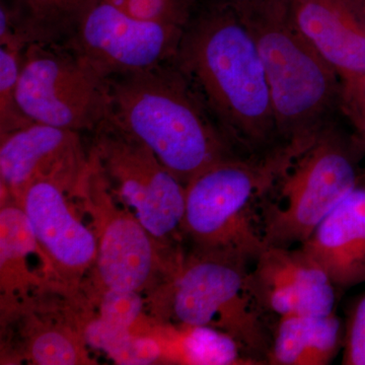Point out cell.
<instances>
[{
    "instance_id": "obj_7",
    "label": "cell",
    "mask_w": 365,
    "mask_h": 365,
    "mask_svg": "<svg viewBox=\"0 0 365 365\" xmlns=\"http://www.w3.org/2000/svg\"><path fill=\"white\" fill-rule=\"evenodd\" d=\"M78 199L93 217L98 252L81 290L93 302L106 292L150 294L172 275L175 266L108 185L90 151V163L78 189Z\"/></svg>"
},
{
    "instance_id": "obj_10",
    "label": "cell",
    "mask_w": 365,
    "mask_h": 365,
    "mask_svg": "<svg viewBox=\"0 0 365 365\" xmlns=\"http://www.w3.org/2000/svg\"><path fill=\"white\" fill-rule=\"evenodd\" d=\"M69 197L74 196L59 182L41 179L14 200L30 222L52 284L76 297L95 264L98 242L93 228L74 212Z\"/></svg>"
},
{
    "instance_id": "obj_19",
    "label": "cell",
    "mask_w": 365,
    "mask_h": 365,
    "mask_svg": "<svg viewBox=\"0 0 365 365\" xmlns=\"http://www.w3.org/2000/svg\"><path fill=\"white\" fill-rule=\"evenodd\" d=\"M102 0H13L7 7L14 31L26 45L74 35Z\"/></svg>"
},
{
    "instance_id": "obj_11",
    "label": "cell",
    "mask_w": 365,
    "mask_h": 365,
    "mask_svg": "<svg viewBox=\"0 0 365 365\" xmlns=\"http://www.w3.org/2000/svg\"><path fill=\"white\" fill-rule=\"evenodd\" d=\"M184 32L138 20L102 0L74 34L71 49L108 78L174 61Z\"/></svg>"
},
{
    "instance_id": "obj_26",
    "label": "cell",
    "mask_w": 365,
    "mask_h": 365,
    "mask_svg": "<svg viewBox=\"0 0 365 365\" xmlns=\"http://www.w3.org/2000/svg\"><path fill=\"white\" fill-rule=\"evenodd\" d=\"M354 1L355 4H357V6H359L360 11H361V14H364L365 18V0H354Z\"/></svg>"
},
{
    "instance_id": "obj_1",
    "label": "cell",
    "mask_w": 365,
    "mask_h": 365,
    "mask_svg": "<svg viewBox=\"0 0 365 365\" xmlns=\"http://www.w3.org/2000/svg\"><path fill=\"white\" fill-rule=\"evenodd\" d=\"M175 62L239 155L263 158L284 148L258 48L232 2L197 7Z\"/></svg>"
},
{
    "instance_id": "obj_20",
    "label": "cell",
    "mask_w": 365,
    "mask_h": 365,
    "mask_svg": "<svg viewBox=\"0 0 365 365\" xmlns=\"http://www.w3.org/2000/svg\"><path fill=\"white\" fill-rule=\"evenodd\" d=\"M86 345L83 329L33 318L26 325L24 354L34 364H93Z\"/></svg>"
},
{
    "instance_id": "obj_13",
    "label": "cell",
    "mask_w": 365,
    "mask_h": 365,
    "mask_svg": "<svg viewBox=\"0 0 365 365\" xmlns=\"http://www.w3.org/2000/svg\"><path fill=\"white\" fill-rule=\"evenodd\" d=\"M253 263L254 288L269 314L281 318L335 312L339 289L302 247H267Z\"/></svg>"
},
{
    "instance_id": "obj_23",
    "label": "cell",
    "mask_w": 365,
    "mask_h": 365,
    "mask_svg": "<svg viewBox=\"0 0 365 365\" xmlns=\"http://www.w3.org/2000/svg\"><path fill=\"white\" fill-rule=\"evenodd\" d=\"M138 20L186 29L198 0H105Z\"/></svg>"
},
{
    "instance_id": "obj_14",
    "label": "cell",
    "mask_w": 365,
    "mask_h": 365,
    "mask_svg": "<svg viewBox=\"0 0 365 365\" xmlns=\"http://www.w3.org/2000/svg\"><path fill=\"white\" fill-rule=\"evenodd\" d=\"M295 25L342 83L365 78V18L354 0H287Z\"/></svg>"
},
{
    "instance_id": "obj_24",
    "label": "cell",
    "mask_w": 365,
    "mask_h": 365,
    "mask_svg": "<svg viewBox=\"0 0 365 365\" xmlns=\"http://www.w3.org/2000/svg\"><path fill=\"white\" fill-rule=\"evenodd\" d=\"M342 85L341 113L351 123L353 136L365 153V78Z\"/></svg>"
},
{
    "instance_id": "obj_12",
    "label": "cell",
    "mask_w": 365,
    "mask_h": 365,
    "mask_svg": "<svg viewBox=\"0 0 365 365\" xmlns=\"http://www.w3.org/2000/svg\"><path fill=\"white\" fill-rule=\"evenodd\" d=\"M88 163L78 132L34 122L1 134V192L16 199L31 182L50 179L76 197Z\"/></svg>"
},
{
    "instance_id": "obj_2",
    "label": "cell",
    "mask_w": 365,
    "mask_h": 365,
    "mask_svg": "<svg viewBox=\"0 0 365 365\" xmlns=\"http://www.w3.org/2000/svg\"><path fill=\"white\" fill-rule=\"evenodd\" d=\"M106 79L107 121L148 146L185 186L210 165L241 155L175 60Z\"/></svg>"
},
{
    "instance_id": "obj_17",
    "label": "cell",
    "mask_w": 365,
    "mask_h": 365,
    "mask_svg": "<svg viewBox=\"0 0 365 365\" xmlns=\"http://www.w3.org/2000/svg\"><path fill=\"white\" fill-rule=\"evenodd\" d=\"M345 328L336 312L321 316L278 318L267 364L327 365L344 346Z\"/></svg>"
},
{
    "instance_id": "obj_8",
    "label": "cell",
    "mask_w": 365,
    "mask_h": 365,
    "mask_svg": "<svg viewBox=\"0 0 365 365\" xmlns=\"http://www.w3.org/2000/svg\"><path fill=\"white\" fill-rule=\"evenodd\" d=\"M114 195L150 232L177 267L185 252L186 186L140 141L106 121L91 150Z\"/></svg>"
},
{
    "instance_id": "obj_21",
    "label": "cell",
    "mask_w": 365,
    "mask_h": 365,
    "mask_svg": "<svg viewBox=\"0 0 365 365\" xmlns=\"http://www.w3.org/2000/svg\"><path fill=\"white\" fill-rule=\"evenodd\" d=\"M174 359L187 364L255 365L227 334L209 327H175Z\"/></svg>"
},
{
    "instance_id": "obj_9",
    "label": "cell",
    "mask_w": 365,
    "mask_h": 365,
    "mask_svg": "<svg viewBox=\"0 0 365 365\" xmlns=\"http://www.w3.org/2000/svg\"><path fill=\"white\" fill-rule=\"evenodd\" d=\"M16 100L35 123L95 132L109 116L107 79L78 53L34 42L23 53Z\"/></svg>"
},
{
    "instance_id": "obj_16",
    "label": "cell",
    "mask_w": 365,
    "mask_h": 365,
    "mask_svg": "<svg viewBox=\"0 0 365 365\" xmlns=\"http://www.w3.org/2000/svg\"><path fill=\"white\" fill-rule=\"evenodd\" d=\"M32 255H40L45 260L20 204L1 192L0 304L4 319H13L29 307V292L33 288L44 287L49 282L31 270L29 260Z\"/></svg>"
},
{
    "instance_id": "obj_4",
    "label": "cell",
    "mask_w": 365,
    "mask_h": 365,
    "mask_svg": "<svg viewBox=\"0 0 365 365\" xmlns=\"http://www.w3.org/2000/svg\"><path fill=\"white\" fill-rule=\"evenodd\" d=\"M251 262L191 249L148 304L174 327H209L227 334L258 364H267L273 328L257 297Z\"/></svg>"
},
{
    "instance_id": "obj_5",
    "label": "cell",
    "mask_w": 365,
    "mask_h": 365,
    "mask_svg": "<svg viewBox=\"0 0 365 365\" xmlns=\"http://www.w3.org/2000/svg\"><path fill=\"white\" fill-rule=\"evenodd\" d=\"M297 155L288 148L263 158L235 155L190 180L184 232L192 249L234 255L253 263L266 248L262 201Z\"/></svg>"
},
{
    "instance_id": "obj_15",
    "label": "cell",
    "mask_w": 365,
    "mask_h": 365,
    "mask_svg": "<svg viewBox=\"0 0 365 365\" xmlns=\"http://www.w3.org/2000/svg\"><path fill=\"white\" fill-rule=\"evenodd\" d=\"M339 290L365 282V173L300 245Z\"/></svg>"
},
{
    "instance_id": "obj_25",
    "label": "cell",
    "mask_w": 365,
    "mask_h": 365,
    "mask_svg": "<svg viewBox=\"0 0 365 365\" xmlns=\"http://www.w3.org/2000/svg\"><path fill=\"white\" fill-rule=\"evenodd\" d=\"M342 364L365 365V294L353 307L345 327Z\"/></svg>"
},
{
    "instance_id": "obj_18",
    "label": "cell",
    "mask_w": 365,
    "mask_h": 365,
    "mask_svg": "<svg viewBox=\"0 0 365 365\" xmlns=\"http://www.w3.org/2000/svg\"><path fill=\"white\" fill-rule=\"evenodd\" d=\"M93 317H86L83 331L86 344L107 353L119 364H134L141 347V336L132 328L143 314L145 299L137 292H106L93 300Z\"/></svg>"
},
{
    "instance_id": "obj_3",
    "label": "cell",
    "mask_w": 365,
    "mask_h": 365,
    "mask_svg": "<svg viewBox=\"0 0 365 365\" xmlns=\"http://www.w3.org/2000/svg\"><path fill=\"white\" fill-rule=\"evenodd\" d=\"M267 76L281 145L304 151L341 113L342 81L295 25L287 0H228Z\"/></svg>"
},
{
    "instance_id": "obj_22",
    "label": "cell",
    "mask_w": 365,
    "mask_h": 365,
    "mask_svg": "<svg viewBox=\"0 0 365 365\" xmlns=\"http://www.w3.org/2000/svg\"><path fill=\"white\" fill-rule=\"evenodd\" d=\"M0 41V134H6L34 122L24 115L16 100L26 42L14 31Z\"/></svg>"
},
{
    "instance_id": "obj_6",
    "label": "cell",
    "mask_w": 365,
    "mask_h": 365,
    "mask_svg": "<svg viewBox=\"0 0 365 365\" xmlns=\"http://www.w3.org/2000/svg\"><path fill=\"white\" fill-rule=\"evenodd\" d=\"M364 155L337 120L283 170L262 201L266 248L302 245L350 191L361 174Z\"/></svg>"
}]
</instances>
